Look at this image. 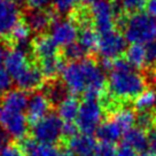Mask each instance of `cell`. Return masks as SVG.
Wrapping results in <instances>:
<instances>
[{
    "label": "cell",
    "instance_id": "1",
    "mask_svg": "<svg viewBox=\"0 0 156 156\" xmlns=\"http://www.w3.org/2000/svg\"><path fill=\"white\" fill-rule=\"evenodd\" d=\"M62 80L67 91L73 94H85L98 99L105 91L107 78L101 66L91 58L71 61L63 66Z\"/></svg>",
    "mask_w": 156,
    "mask_h": 156
},
{
    "label": "cell",
    "instance_id": "2",
    "mask_svg": "<svg viewBox=\"0 0 156 156\" xmlns=\"http://www.w3.org/2000/svg\"><path fill=\"white\" fill-rule=\"evenodd\" d=\"M146 78L126 60H115L109 70L108 90L118 100L136 99L146 91Z\"/></svg>",
    "mask_w": 156,
    "mask_h": 156
},
{
    "label": "cell",
    "instance_id": "3",
    "mask_svg": "<svg viewBox=\"0 0 156 156\" xmlns=\"http://www.w3.org/2000/svg\"><path fill=\"white\" fill-rule=\"evenodd\" d=\"M29 98L24 91L12 90L7 92L0 108V127L14 139H24L28 132L25 115Z\"/></svg>",
    "mask_w": 156,
    "mask_h": 156
},
{
    "label": "cell",
    "instance_id": "4",
    "mask_svg": "<svg viewBox=\"0 0 156 156\" xmlns=\"http://www.w3.org/2000/svg\"><path fill=\"white\" fill-rule=\"evenodd\" d=\"M124 37L131 45H147L156 39V19L148 13L132 14L124 23Z\"/></svg>",
    "mask_w": 156,
    "mask_h": 156
},
{
    "label": "cell",
    "instance_id": "5",
    "mask_svg": "<svg viewBox=\"0 0 156 156\" xmlns=\"http://www.w3.org/2000/svg\"><path fill=\"white\" fill-rule=\"evenodd\" d=\"M31 133L38 144L54 145L63 136V122L56 114L49 112L44 118L34 123Z\"/></svg>",
    "mask_w": 156,
    "mask_h": 156
},
{
    "label": "cell",
    "instance_id": "6",
    "mask_svg": "<svg viewBox=\"0 0 156 156\" xmlns=\"http://www.w3.org/2000/svg\"><path fill=\"white\" fill-rule=\"evenodd\" d=\"M103 117V107L98 99L85 98L80 103L77 116V126L82 133L91 134L100 126Z\"/></svg>",
    "mask_w": 156,
    "mask_h": 156
},
{
    "label": "cell",
    "instance_id": "7",
    "mask_svg": "<svg viewBox=\"0 0 156 156\" xmlns=\"http://www.w3.org/2000/svg\"><path fill=\"white\" fill-rule=\"evenodd\" d=\"M126 39L119 31L112 29L99 36L97 51L102 60H115L126 51Z\"/></svg>",
    "mask_w": 156,
    "mask_h": 156
},
{
    "label": "cell",
    "instance_id": "8",
    "mask_svg": "<svg viewBox=\"0 0 156 156\" xmlns=\"http://www.w3.org/2000/svg\"><path fill=\"white\" fill-rule=\"evenodd\" d=\"M116 15L117 6L110 0H100L91 8L93 23L99 34L114 29Z\"/></svg>",
    "mask_w": 156,
    "mask_h": 156
},
{
    "label": "cell",
    "instance_id": "9",
    "mask_svg": "<svg viewBox=\"0 0 156 156\" xmlns=\"http://www.w3.org/2000/svg\"><path fill=\"white\" fill-rule=\"evenodd\" d=\"M78 32L79 30L76 23L69 19L55 20L51 25V37L58 46H63L64 48L76 43Z\"/></svg>",
    "mask_w": 156,
    "mask_h": 156
},
{
    "label": "cell",
    "instance_id": "10",
    "mask_svg": "<svg viewBox=\"0 0 156 156\" xmlns=\"http://www.w3.org/2000/svg\"><path fill=\"white\" fill-rule=\"evenodd\" d=\"M20 17L21 7L16 0H0V38L12 34Z\"/></svg>",
    "mask_w": 156,
    "mask_h": 156
},
{
    "label": "cell",
    "instance_id": "11",
    "mask_svg": "<svg viewBox=\"0 0 156 156\" xmlns=\"http://www.w3.org/2000/svg\"><path fill=\"white\" fill-rule=\"evenodd\" d=\"M4 66L8 73L12 76L13 80H16L30 66L25 49L16 47L7 51Z\"/></svg>",
    "mask_w": 156,
    "mask_h": 156
},
{
    "label": "cell",
    "instance_id": "12",
    "mask_svg": "<svg viewBox=\"0 0 156 156\" xmlns=\"http://www.w3.org/2000/svg\"><path fill=\"white\" fill-rule=\"evenodd\" d=\"M51 101L46 93L36 92L29 98L27 106V117L30 122L34 124L36 122L44 118L49 114Z\"/></svg>",
    "mask_w": 156,
    "mask_h": 156
},
{
    "label": "cell",
    "instance_id": "13",
    "mask_svg": "<svg viewBox=\"0 0 156 156\" xmlns=\"http://www.w3.org/2000/svg\"><path fill=\"white\" fill-rule=\"evenodd\" d=\"M68 146L76 156H92L98 148L95 138L86 133H77L70 138Z\"/></svg>",
    "mask_w": 156,
    "mask_h": 156
},
{
    "label": "cell",
    "instance_id": "14",
    "mask_svg": "<svg viewBox=\"0 0 156 156\" xmlns=\"http://www.w3.org/2000/svg\"><path fill=\"white\" fill-rule=\"evenodd\" d=\"M95 132H97L98 139L103 145H112V144L117 142L125 134L124 130L112 117L108 118L106 122L101 123Z\"/></svg>",
    "mask_w": 156,
    "mask_h": 156
},
{
    "label": "cell",
    "instance_id": "15",
    "mask_svg": "<svg viewBox=\"0 0 156 156\" xmlns=\"http://www.w3.org/2000/svg\"><path fill=\"white\" fill-rule=\"evenodd\" d=\"M43 82H44V76L41 73L40 68L31 64L15 80V83L19 86V90L21 91H34L43 85Z\"/></svg>",
    "mask_w": 156,
    "mask_h": 156
},
{
    "label": "cell",
    "instance_id": "16",
    "mask_svg": "<svg viewBox=\"0 0 156 156\" xmlns=\"http://www.w3.org/2000/svg\"><path fill=\"white\" fill-rule=\"evenodd\" d=\"M53 23V17L49 12L44 9H32L27 16V24L31 31L43 32Z\"/></svg>",
    "mask_w": 156,
    "mask_h": 156
},
{
    "label": "cell",
    "instance_id": "17",
    "mask_svg": "<svg viewBox=\"0 0 156 156\" xmlns=\"http://www.w3.org/2000/svg\"><path fill=\"white\" fill-rule=\"evenodd\" d=\"M124 144L139 153H145L148 147V136L145 130L140 127H132L124 134Z\"/></svg>",
    "mask_w": 156,
    "mask_h": 156
},
{
    "label": "cell",
    "instance_id": "18",
    "mask_svg": "<svg viewBox=\"0 0 156 156\" xmlns=\"http://www.w3.org/2000/svg\"><path fill=\"white\" fill-rule=\"evenodd\" d=\"M80 105L75 97H67L58 105V116L63 123H73L77 119Z\"/></svg>",
    "mask_w": 156,
    "mask_h": 156
},
{
    "label": "cell",
    "instance_id": "19",
    "mask_svg": "<svg viewBox=\"0 0 156 156\" xmlns=\"http://www.w3.org/2000/svg\"><path fill=\"white\" fill-rule=\"evenodd\" d=\"M34 53L40 60L58 56V46L51 36L41 34L34 40Z\"/></svg>",
    "mask_w": 156,
    "mask_h": 156
},
{
    "label": "cell",
    "instance_id": "20",
    "mask_svg": "<svg viewBox=\"0 0 156 156\" xmlns=\"http://www.w3.org/2000/svg\"><path fill=\"white\" fill-rule=\"evenodd\" d=\"M98 41H99L98 32L91 27V24H88L87 22L84 21L82 28L78 32L77 43L88 53L93 49H97Z\"/></svg>",
    "mask_w": 156,
    "mask_h": 156
},
{
    "label": "cell",
    "instance_id": "21",
    "mask_svg": "<svg viewBox=\"0 0 156 156\" xmlns=\"http://www.w3.org/2000/svg\"><path fill=\"white\" fill-rule=\"evenodd\" d=\"M126 61L136 69L142 68L146 64H148L145 46L144 45H131L126 49Z\"/></svg>",
    "mask_w": 156,
    "mask_h": 156
},
{
    "label": "cell",
    "instance_id": "22",
    "mask_svg": "<svg viewBox=\"0 0 156 156\" xmlns=\"http://www.w3.org/2000/svg\"><path fill=\"white\" fill-rule=\"evenodd\" d=\"M112 117L119 124V126L124 130L125 133L131 130L136 121V114L130 108H117L112 112Z\"/></svg>",
    "mask_w": 156,
    "mask_h": 156
},
{
    "label": "cell",
    "instance_id": "23",
    "mask_svg": "<svg viewBox=\"0 0 156 156\" xmlns=\"http://www.w3.org/2000/svg\"><path fill=\"white\" fill-rule=\"evenodd\" d=\"M62 69H63V64L58 56L40 60V70L44 78L54 79L58 77V73H62Z\"/></svg>",
    "mask_w": 156,
    "mask_h": 156
},
{
    "label": "cell",
    "instance_id": "24",
    "mask_svg": "<svg viewBox=\"0 0 156 156\" xmlns=\"http://www.w3.org/2000/svg\"><path fill=\"white\" fill-rule=\"evenodd\" d=\"M12 39L14 40V43L19 45L20 48H23L24 46L29 45L30 38H31V30L28 27L27 23L20 22L19 24L15 27L12 34H9Z\"/></svg>",
    "mask_w": 156,
    "mask_h": 156
},
{
    "label": "cell",
    "instance_id": "25",
    "mask_svg": "<svg viewBox=\"0 0 156 156\" xmlns=\"http://www.w3.org/2000/svg\"><path fill=\"white\" fill-rule=\"evenodd\" d=\"M156 106V92L154 90H146L134 99V107L140 112H149Z\"/></svg>",
    "mask_w": 156,
    "mask_h": 156
},
{
    "label": "cell",
    "instance_id": "26",
    "mask_svg": "<svg viewBox=\"0 0 156 156\" xmlns=\"http://www.w3.org/2000/svg\"><path fill=\"white\" fill-rule=\"evenodd\" d=\"M87 52L78 44V43H73V44L69 45L68 47L64 48V55L71 61H80L84 60L86 56Z\"/></svg>",
    "mask_w": 156,
    "mask_h": 156
},
{
    "label": "cell",
    "instance_id": "27",
    "mask_svg": "<svg viewBox=\"0 0 156 156\" xmlns=\"http://www.w3.org/2000/svg\"><path fill=\"white\" fill-rule=\"evenodd\" d=\"M46 95L48 97L49 101L55 103H60L63 99L68 97L67 94V88L61 85H53L52 87L48 88V92L46 93Z\"/></svg>",
    "mask_w": 156,
    "mask_h": 156
},
{
    "label": "cell",
    "instance_id": "28",
    "mask_svg": "<svg viewBox=\"0 0 156 156\" xmlns=\"http://www.w3.org/2000/svg\"><path fill=\"white\" fill-rule=\"evenodd\" d=\"M148 0H121V7L129 13H139L140 10L146 7Z\"/></svg>",
    "mask_w": 156,
    "mask_h": 156
},
{
    "label": "cell",
    "instance_id": "29",
    "mask_svg": "<svg viewBox=\"0 0 156 156\" xmlns=\"http://www.w3.org/2000/svg\"><path fill=\"white\" fill-rule=\"evenodd\" d=\"M54 8L60 14H69L78 4V0H53Z\"/></svg>",
    "mask_w": 156,
    "mask_h": 156
},
{
    "label": "cell",
    "instance_id": "30",
    "mask_svg": "<svg viewBox=\"0 0 156 156\" xmlns=\"http://www.w3.org/2000/svg\"><path fill=\"white\" fill-rule=\"evenodd\" d=\"M155 116L149 112H140L138 116H136V124H138V127H140L142 130H146V129H149L151 130V127L155 125Z\"/></svg>",
    "mask_w": 156,
    "mask_h": 156
},
{
    "label": "cell",
    "instance_id": "31",
    "mask_svg": "<svg viewBox=\"0 0 156 156\" xmlns=\"http://www.w3.org/2000/svg\"><path fill=\"white\" fill-rule=\"evenodd\" d=\"M58 151L54 145H43L37 144L34 149L29 156H58Z\"/></svg>",
    "mask_w": 156,
    "mask_h": 156
},
{
    "label": "cell",
    "instance_id": "32",
    "mask_svg": "<svg viewBox=\"0 0 156 156\" xmlns=\"http://www.w3.org/2000/svg\"><path fill=\"white\" fill-rule=\"evenodd\" d=\"M12 85H13L12 76L6 70L5 66H0V93L9 92Z\"/></svg>",
    "mask_w": 156,
    "mask_h": 156
},
{
    "label": "cell",
    "instance_id": "33",
    "mask_svg": "<svg viewBox=\"0 0 156 156\" xmlns=\"http://www.w3.org/2000/svg\"><path fill=\"white\" fill-rule=\"evenodd\" d=\"M92 156H117V151L112 145H101L98 146L97 151Z\"/></svg>",
    "mask_w": 156,
    "mask_h": 156
},
{
    "label": "cell",
    "instance_id": "34",
    "mask_svg": "<svg viewBox=\"0 0 156 156\" xmlns=\"http://www.w3.org/2000/svg\"><path fill=\"white\" fill-rule=\"evenodd\" d=\"M146 48V55H147V62L153 63L156 61V39L151 43L145 45Z\"/></svg>",
    "mask_w": 156,
    "mask_h": 156
},
{
    "label": "cell",
    "instance_id": "35",
    "mask_svg": "<svg viewBox=\"0 0 156 156\" xmlns=\"http://www.w3.org/2000/svg\"><path fill=\"white\" fill-rule=\"evenodd\" d=\"M0 156H23V151H21L20 146L9 145L0 151Z\"/></svg>",
    "mask_w": 156,
    "mask_h": 156
},
{
    "label": "cell",
    "instance_id": "36",
    "mask_svg": "<svg viewBox=\"0 0 156 156\" xmlns=\"http://www.w3.org/2000/svg\"><path fill=\"white\" fill-rule=\"evenodd\" d=\"M78 126L75 123H63V136L67 138H73L77 134Z\"/></svg>",
    "mask_w": 156,
    "mask_h": 156
},
{
    "label": "cell",
    "instance_id": "37",
    "mask_svg": "<svg viewBox=\"0 0 156 156\" xmlns=\"http://www.w3.org/2000/svg\"><path fill=\"white\" fill-rule=\"evenodd\" d=\"M147 136H148V147L151 151V153L156 155V125H154L149 130Z\"/></svg>",
    "mask_w": 156,
    "mask_h": 156
},
{
    "label": "cell",
    "instance_id": "38",
    "mask_svg": "<svg viewBox=\"0 0 156 156\" xmlns=\"http://www.w3.org/2000/svg\"><path fill=\"white\" fill-rule=\"evenodd\" d=\"M117 156H139V154L129 146H126L125 144H123L122 146H119V148L117 149Z\"/></svg>",
    "mask_w": 156,
    "mask_h": 156
},
{
    "label": "cell",
    "instance_id": "39",
    "mask_svg": "<svg viewBox=\"0 0 156 156\" xmlns=\"http://www.w3.org/2000/svg\"><path fill=\"white\" fill-rule=\"evenodd\" d=\"M10 140L12 136L2 129H0V151H2L4 148H6L7 146L10 145Z\"/></svg>",
    "mask_w": 156,
    "mask_h": 156
},
{
    "label": "cell",
    "instance_id": "40",
    "mask_svg": "<svg viewBox=\"0 0 156 156\" xmlns=\"http://www.w3.org/2000/svg\"><path fill=\"white\" fill-rule=\"evenodd\" d=\"M27 2L34 9H43V7L48 5L51 0H27Z\"/></svg>",
    "mask_w": 156,
    "mask_h": 156
},
{
    "label": "cell",
    "instance_id": "41",
    "mask_svg": "<svg viewBox=\"0 0 156 156\" xmlns=\"http://www.w3.org/2000/svg\"><path fill=\"white\" fill-rule=\"evenodd\" d=\"M146 8H147V13L156 19V0H148Z\"/></svg>",
    "mask_w": 156,
    "mask_h": 156
},
{
    "label": "cell",
    "instance_id": "42",
    "mask_svg": "<svg viewBox=\"0 0 156 156\" xmlns=\"http://www.w3.org/2000/svg\"><path fill=\"white\" fill-rule=\"evenodd\" d=\"M6 54H7V51H6L5 46L0 43V66H4Z\"/></svg>",
    "mask_w": 156,
    "mask_h": 156
},
{
    "label": "cell",
    "instance_id": "43",
    "mask_svg": "<svg viewBox=\"0 0 156 156\" xmlns=\"http://www.w3.org/2000/svg\"><path fill=\"white\" fill-rule=\"evenodd\" d=\"M58 156H76L70 149H62V151H58Z\"/></svg>",
    "mask_w": 156,
    "mask_h": 156
},
{
    "label": "cell",
    "instance_id": "44",
    "mask_svg": "<svg viewBox=\"0 0 156 156\" xmlns=\"http://www.w3.org/2000/svg\"><path fill=\"white\" fill-rule=\"evenodd\" d=\"M98 1H100V0H82V2H84L85 5H94V4H97Z\"/></svg>",
    "mask_w": 156,
    "mask_h": 156
},
{
    "label": "cell",
    "instance_id": "45",
    "mask_svg": "<svg viewBox=\"0 0 156 156\" xmlns=\"http://www.w3.org/2000/svg\"><path fill=\"white\" fill-rule=\"evenodd\" d=\"M142 156H156L155 154H153V153H144V154H142Z\"/></svg>",
    "mask_w": 156,
    "mask_h": 156
},
{
    "label": "cell",
    "instance_id": "46",
    "mask_svg": "<svg viewBox=\"0 0 156 156\" xmlns=\"http://www.w3.org/2000/svg\"><path fill=\"white\" fill-rule=\"evenodd\" d=\"M154 80H155V83H156V70H155V73H154Z\"/></svg>",
    "mask_w": 156,
    "mask_h": 156
},
{
    "label": "cell",
    "instance_id": "47",
    "mask_svg": "<svg viewBox=\"0 0 156 156\" xmlns=\"http://www.w3.org/2000/svg\"><path fill=\"white\" fill-rule=\"evenodd\" d=\"M1 105H2V100H1V97H0V108H1Z\"/></svg>",
    "mask_w": 156,
    "mask_h": 156
}]
</instances>
